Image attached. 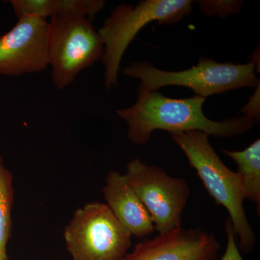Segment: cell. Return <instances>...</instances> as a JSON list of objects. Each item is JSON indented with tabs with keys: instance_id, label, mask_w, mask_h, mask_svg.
Listing matches in <instances>:
<instances>
[{
	"instance_id": "6da1fadb",
	"label": "cell",
	"mask_w": 260,
	"mask_h": 260,
	"mask_svg": "<svg viewBox=\"0 0 260 260\" xmlns=\"http://www.w3.org/2000/svg\"><path fill=\"white\" fill-rule=\"evenodd\" d=\"M205 98L194 95L187 99H172L158 91L140 88L134 105L116 111L127 124L128 139L135 145H144L156 130L168 133L200 131L216 138H230L245 134L255 121L247 116L211 120L203 112Z\"/></svg>"
},
{
	"instance_id": "7a4b0ae2",
	"label": "cell",
	"mask_w": 260,
	"mask_h": 260,
	"mask_svg": "<svg viewBox=\"0 0 260 260\" xmlns=\"http://www.w3.org/2000/svg\"><path fill=\"white\" fill-rule=\"evenodd\" d=\"M169 134L184 152L208 194L217 205L227 210L236 238L239 239V250L244 254H250L256 237L244 208L245 199L239 174L223 164L210 145L209 135L194 130Z\"/></svg>"
},
{
	"instance_id": "3957f363",
	"label": "cell",
	"mask_w": 260,
	"mask_h": 260,
	"mask_svg": "<svg viewBox=\"0 0 260 260\" xmlns=\"http://www.w3.org/2000/svg\"><path fill=\"white\" fill-rule=\"evenodd\" d=\"M191 0H143L133 5L121 3L112 10L98 30L104 44L102 62L107 90L118 84L121 59L130 43L151 22L160 25L182 20L192 11Z\"/></svg>"
},
{
	"instance_id": "277c9868",
	"label": "cell",
	"mask_w": 260,
	"mask_h": 260,
	"mask_svg": "<svg viewBox=\"0 0 260 260\" xmlns=\"http://www.w3.org/2000/svg\"><path fill=\"white\" fill-rule=\"evenodd\" d=\"M252 61L234 64L220 63L200 57L198 64L182 71H167L155 68L148 61H134L123 70V74L141 81L140 88L147 91H158L162 87H186L195 95L205 98L226 93L242 88H256L259 79Z\"/></svg>"
},
{
	"instance_id": "5b68a950",
	"label": "cell",
	"mask_w": 260,
	"mask_h": 260,
	"mask_svg": "<svg viewBox=\"0 0 260 260\" xmlns=\"http://www.w3.org/2000/svg\"><path fill=\"white\" fill-rule=\"evenodd\" d=\"M47 51L53 83L64 90L83 70L102 59L104 44L91 20L60 15L49 21Z\"/></svg>"
},
{
	"instance_id": "8992f818",
	"label": "cell",
	"mask_w": 260,
	"mask_h": 260,
	"mask_svg": "<svg viewBox=\"0 0 260 260\" xmlns=\"http://www.w3.org/2000/svg\"><path fill=\"white\" fill-rule=\"evenodd\" d=\"M63 236L73 260H121L132 246L130 233L99 202L75 210Z\"/></svg>"
},
{
	"instance_id": "52a82bcc",
	"label": "cell",
	"mask_w": 260,
	"mask_h": 260,
	"mask_svg": "<svg viewBox=\"0 0 260 260\" xmlns=\"http://www.w3.org/2000/svg\"><path fill=\"white\" fill-rule=\"evenodd\" d=\"M126 180L139 197L158 234L181 226L190 188L185 179L169 175L161 168L140 158L126 166Z\"/></svg>"
},
{
	"instance_id": "ba28073f",
	"label": "cell",
	"mask_w": 260,
	"mask_h": 260,
	"mask_svg": "<svg viewBox=\"0 0 260 260\" xmlns=\"http://www.w3.org/2000/svg\"><path fill=\"white\" fill-rule=\"evenodd\" d=\"M49 21L23 16L0 37V75L19 76L44 71L49 65Z\"/></svg>"
},
{
	"instance_id": "9c48e42d",
	"label": "cell",
	"mask_w": 260,
	"mask_h": 260,
	"mask_svg": "<svg viewBox=\"0 0 260 260\" xmlns=\"http://www.w3.org/2000/svg\"><path fill=\"white\" fill-rule=\"evenodd\" d=\"M220 249L212 233L181 225L138 243L121 260H216Z\"/></svg>"
},
{
	"instance_id": "30bf717a",
	"label": "cell",
	"mask_w": 260,
	"mask_h": 260,
	"mask_svg": "<svg viewBox=\"0 0 260 260\" xmlns=\"http://www.w3.org/2000/svg\"><path fill=\"white\" fill-rule=\"evenodd\" d=\"M103 194L109 209L132 237L143 239L155 232L153 220L124 174L112 171L106 177Z\"/></svg>"
},
{
	"instance_id": "8fae6325",
	"label": "cell",
	"mask_w": 260,
	"mask_h": 260,
	"mask_svg": "<svg viewBox=\"0 0 260 260\" xmlns=\"http://www.w3.org/2000/svg\"><path fill=\"white\" fill-rule=\"evenodd\" d=\"M225 155L237 164V173L242 181L244 199L256 205V213H260V140L242 151H231L221 149Z\"/></svg>"
},
{
	"instance_id": "7c38bea8",
	"label": "cell",
	"mask_w": 260,
	"mask_h": 260,
	"mask_svg": "<svg viewBox=\"0 0 260 260\" xmlns=\"http://www.w3.org/2000/svg\"><path fill=\"white\" fill-rule=\"evenodd\" d=\"M13 177L0 154V260H8L7 246L13 231L12 209L14 204Z\"/></svg>"
},
{
	"instance_id": "4fadbf2b",
	"label": "cell",
	"mask_w": 260,
	"mask_h": 260,
	"mask_svg": "<svg viewBox=\"0 0 260 260\" xmlns=\"http://www.w3.org/2000/svg\"><path fill=\"white\" fill-rule=\"evenodd\" d=\"M199 4L200 10L208 16L225 18L240 13L244 3L239 0H201Z\"/></svg>"
},
{
	"instance_id": "5bb4252c",
	"label": "cell",
	"mask_w": 260,
	"mask_h": 260,
	"mask_svg": "<svg viewBox=\"0 0 260 260\" xmlns=\"http://www.w3.org/2000/svg\"><path fill=\"white\" fill-rule=\"evenodd\" d=\"M227 245L225 253L220 260H244L237 244V238L233 229L232 222L228 217L225 222Z\"/></svg>"
},
{
	"instance_id": "9a60e30c",
	"label": "cell",
	"mask_w": 260,
	"mask_h": 260,
	"mask_svg": "<svg viewBox=\"0 0 260 260\" xmlns=\"http://www.w3.org/2000/svg\"><path fill=\"white\" fill-rule=\"evenodd\" d=\"M241 113L244 114L249 119L259 123L260 119V83L256 87L253 95L249 98L245 106L242 108Z\"/></svg>"
},
{
	"instance_id": "2e32d148",
	"label": "cell",
	"mask_w": 260,
	"mask_h": 260,
	"mask_svg": "<svg viewBox=\"0 0 260 260\" xmlns=\"http://www.w3.org/2000/svg\"><path fill=\"white\" fill-rule=\"evenodd\" d=\"M8 260H10V259H8Z\"/></svg>"
}]
</instances>
